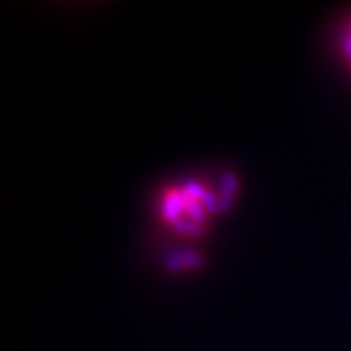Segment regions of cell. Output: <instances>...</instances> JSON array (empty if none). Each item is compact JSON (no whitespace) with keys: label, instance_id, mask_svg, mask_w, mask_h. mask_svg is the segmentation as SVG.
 <instances>
[{"label":"cell","instance_id":"cell-1","mask_svg":"<svg viewBox=\"0 0 351 351\" xmlns=\"http://www.w3.org/2000/svg\"><path fill=\"white\" fill-rule=\"evenodd\" d=\"M350 54H351V40H350Z\"/></svg>","mask_w":351,"mask_h":351}]
</instances>
